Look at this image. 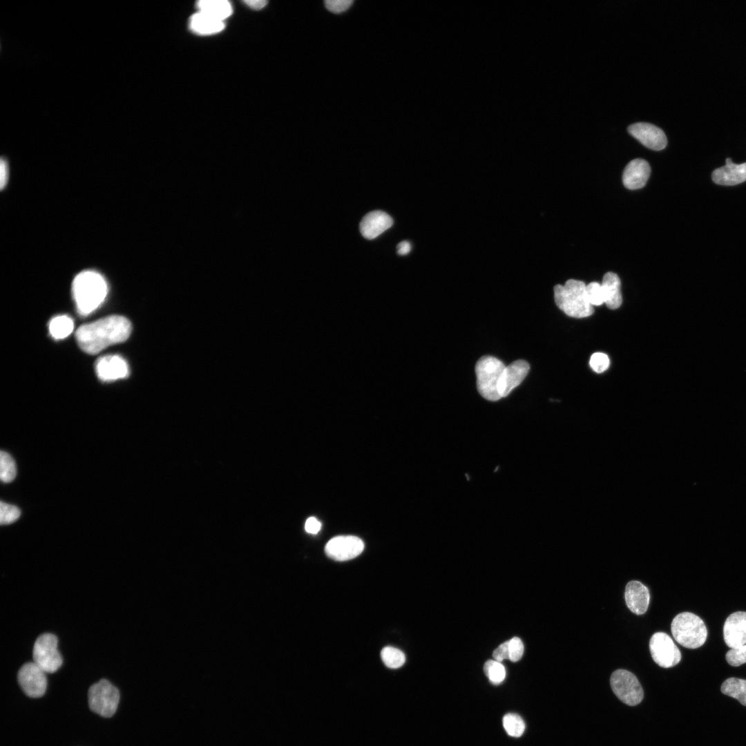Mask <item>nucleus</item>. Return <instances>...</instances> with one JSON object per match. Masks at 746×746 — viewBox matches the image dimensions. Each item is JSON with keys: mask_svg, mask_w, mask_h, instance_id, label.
Wrapping results in <instances>:
<instances>
[{"mask_svg": "<svg viewBox=\"0 0 746 746\" xmlns=\"http://www.w3.org/2000/svg\"><path fill=\"white\" fill-rule=\"evenodd\" d=\"M651 169L649 163L640 158L631 160L626 166L622 182L624 186L631 190L642 188L650 175Z\"/></svg>", "mask_w": 746, "mask_h": 746, "instance_id": "f3484780", "label": "nucleus"}, {"mask_svg": "<svg viewBox=\"0 0 746 746\" xmlns=\"http://www.w3.org/2000/svg\"><path fill=\"white\" fill-rule=\"evenodd\" d=\"M711 178L720 185L733 186L742 183L746 180V162L734 164L730 158H727L725 165L715 169Z\"/></svg>", "mask_w": 746, "mask_h": 746, "instance_id": "6ab92c4d", "label": "nucleus"}, {"mask_svg": "<svg viewBox=\"0 0 746 746\" xmlns=\"http://www.w3.org/2000/svg\"><path fill=\"white\" fill-rule=\"evenodd\" d=\"M723 638L726 644L731 649L746 644V612L733 613L726 619L723 627Z\"/></svg>", "mask_w": 746, "mask_h": 746, "instance_id": "4468645a", "label": "nucleus"}, {"mask_svg": "<svg viewBox=\"0 0 746 746\" xmlns=\"http://www.w3.org/2000/svg\"><path fill=\"white\" fill-rule=\"evenodd\" d=\"M8 180V164L6 160L1 159L0 162V186L3 189Z\"/></svg>", "mask_w": 746, "mask_h": 746, "instance_id": "e433bc0d", "label": "nucleus"}, {"mask_svg": "<svg viewBox=\"0 0 746 746\" xmlns=\"http://www.w3.org/2000/svg\"><path fill=\"white\" fill-rule=\"evenodd\" d=\"M484 671L490 681L495 685L500 684L506 676L504 665L495 660L486 661L484 666Z\"/></svg>", "mask_w": 746, "mask_h": 746, "instance_id": "cd10ccee", "label": "nucleus"}, {"mask_svg": "<svg viewBox=\"0 0 746 746\" xmlns=\"http://www.w3.org/2000/svg\"><path fill=\"white\" fill-rule=\"evenodd\" d=\"M48 328L52 338L62 339L73 332L74 323L73 319L68 316H57L50 321Z\"/></svg>", "mask_w": 746, "mask_h": 746, "instance_id": "b1692460", "label": "nucleus"}, {"mask_svg": "<svg viewBox=\"0 0 746 746\" xmlns=\"http://www.w3.org/2000/svg\"><path fill=\"white\" fill-rule=\"evenodd\" d=\"M72 289L78 314L86 316L104 302L108 294V285L100 274L84 271L76 276Z\"/></svg>", "mask_w": 746, "mask_h": 746, "instance_id": "f03ea898", "label": "nucleus"}, {"mask_svg": "<svg viewBox=\"0 0 746 746\" xmlns=\"http://www.w3.org/2000/svg\"><path fill=\"white\" fill-rule=\"evenodd\" d=\"M189 26L194 32L202 35L219 32L224 28V21L199 11L191 17Z\"/></svg>", "mask_w": 746, "mask_h": 746, "instance_id": "412c9836", "label": "nucleus"}, {"mask_svg": "<svg viewBox=\"0 0 746 746\" xmlns=\"http://www.w3.org/2000/svg\"><path fill=\"white\" fill-rule=\"evenodd\" d=\"M630 135L644 146L655 151L664 149L667 144L666 135L659 127L649 123L638 122L628 127Z\"/></svg>", "mask_w": 746, "mask_h": 746, "instance_id": "f8f14e48", "label": "nucleus"}, {"mask_svg": "<svg viewBox=\"0 0 746 746\" xmlns=\"http://www.w3.org/2000/svg\"><path fill=\"white\" fill-rule=\"evenodd\" d=\"M392 224L393 220L388 213L382 211H373L362 218L360 231L364 238L372 240L389 229Z\"/></svg>", "mask_w": 746, "mask_h": 746, "instance_id": "a211bd4d", "label": "nucleus"}, {"mask_svg": "<svg viewBox=\"0 0 746 746\" xmlns=\"http://www.w3.org/2000/svg\"><path fill=\"white\" fill-rule=\"evenodd\" d=\"M589 364L593 371L602 373L609 367V358L604 353L595 352L591 356Z\"/></svg>", "mask_w": 746, "mask_h": 746, "instance_id": "2f4dec72", "label": "nucleus"}, {"mask_svg": "<svg viewBox=\"0 0 746 746\" xmlns=\"http://www.w3.org/2000/svg\"><path fill=\"white\" fill-rule=\"evenodd\" d=\"M610 684L615 695L627 705H637L643 699L644 692L640 683L635 676L627 670H615L611 676Z\"/></svg>", "mask_w": 746, "mask_h": 746, "instance_id": "6e6552de", "label": "nucleus"}, {"mask_svg": "<svg viewBox=\"0 0 746 746\" xmlns=\"http://www.w3.org/2000/svg\"><path fill=\"white\" fill-rule=\"evenodd\" d=\"M624 598L629 609L636 615L644 614L648 609L650 593L639 581H630L626 586Z\"/></svg>", "mask_w": 746, "mask_h": 746, "instance_id": "dca6fc26", "label": "nucleus"}, {"mask_svg": "<svg viewBox=\"0 0 746 746\" xmlns=\"http://www.w3.org/2000/svg\"><path fill=\"white\" fill-rule=\"evenodd\" d=\"M17 468L15 461L8 452H0V477L3 482L9 483L16 477Z\"/></svg>", "mask_w": 746, "mask_h": 746, "instance_id": "393cba45", "label": "nucleus"}, {"mask_svg": "<svg viewBox=\"0 0 746 746\" xmlns=\"http://www.w3.org/2000/svg\"><path fill=\"white\" fill-rule=\"evenodd\" d=\"M492 656L495 660L500 662L505 659H509L508 640L497 647V648L494 650Z\"/></svg>", "mask_w": 746, "mask_h": 746, "instance_id": "f704fd0d", "label": "nucleus"}, {"mask_svg": "<svg viewBox=\"0 0 746 746\" xmlns=\"http://www.w3.org/2000/svg\"><path fill=\"white\" fill-rule=\"evenodd\" d=\"M18 682L26 694L32 698L42 696L46 689V672L34 662L25 663L20 668Z\"/></svg>", "mask_w": 746, "mask_h": 746, "instance_id": "9b49d317", "label": "nucleus"}, {"mask_svg": "<svg viewBox=\"0 0 746 746\" xmlns=\"http://www.w3.org/2000/svg\"><path fill=\"white\" fill-rule=\"evenodd\" d=\"M131 330V323L126 318L113 315L81 325L75 338L84 352L96 354L110 345L125 341Z\"/></svg>", "mask_w": 746, "mask_h": 746, "instance_id": "f257e3e1", "label": "nucleus"}, {"mask_svg": "<svg viewBox=\"0 0 746 746\" xmlns=\"http://www.w3.org/2000/svg\"><path fill=\"white\" fill-rule=\"evenodd\" d=\"M353 3L352 0H326L325 6L332 13L340 14L349 9Z\"/></svg>", "mask_w": 746, "mask_h": 746, "instance_id": "72a5a7b5", "label": "nucleus"}, {"mask_svg": "<svg viewBox=\"0 0 746 746\" xmlns=\"http://www.w3.org/2000/svg\"><path fill=\"white\" fill-rule=\"evenodd\" d=\"M586 294L589 303L593 306L604 303V294L601 284L592 282L586 286Z\"/></svg>", "mask_w": 746, "mask_h": 746, "instance_id": "c756f323", "label": "nucleus"}, {"mask_svg": "<svg viewBox=\"0 0 746 746\" xmlns=\"http://www.w3.org/2000/svg\"><path fill=\"white\" fill-rule=\"evenodd\" d=\"M671 631L674 639L689 649L701 647L707 637V629L703 620L689 612L678 614L672 620Z\"/></svg>", "mask_w": 746, "mask_h": 746, "instance_id": "20e7f679", "label": "nucleus"}, {"mask_svg": "<svg viewBox=\"0 0 746 746\" xmlns=\"http://www.w3.org/2000/svg\"><path fill=\"white\" fill-rule=\"evenodd\" d=\"M727 662L733 667H738L746 663V644L731 649L725 656Z\"/></svg>", "mask_w": 746, "mask_h": 746, "instance_id": "7c9ffc66", "label": "nucleus"}, {"mask_svg": "<svg viewBox=\"0 0 746 746\" xmlns=\"http://www.w3.org/2000/svg\"><path fill=\"white\" fill-rule=\"evenodd\" d=\"M524 644L517 637H514L508 640L509 660L512 662L519 661L524 653Z\"/></svg>", "mask_w": 746, "mask_h": 746, "instance_id": "473e14b6", "label": "nucleus"}, {"mask_svg": "<svg viewBox=\"0 0 746 746\" xmlns=\"http://www.w3.org/2000/svg\"><path fill=\"white\" fill-rule=\"evenodd\" d=\"M604 303L611 309H615L620 307L622 302L621 294V283L618 276L613 272H607L604 274L601 284Z\"/></svg>", "mask_w": 746, "mask_h": 746, "instance_id": "aec40b11", "label": "nucleus"}, {"mask_svg": "<svg viewBox=\"0 0 746 746\" xmlns=\"http://www.w3.org/2000/svg\"><path fill=\"white\" fill-rule=\"evenodd\" d=\"M57 643V638L49 633L40 635L35 642L33 662L46 673H54L61 666L62 658Z\"/></svg>", "mask_w": 746, "mask_h": 746, "instance_id": "0eeeda50", "label": "nucleus"}, {"mask_svg": "<svg viewBox=\"0 0 746 746\" xmlns=\"http://www.w3.org/2000/svg\"><path fill=\"white\" fill-rule=\"evenodd\" d=\"M245 3L251 9L258 10L266 6L267 1L265 0H248L245 1Z\"/></svg>", "mask_w": 746, "mask_h": 746, "instance_id": "4c0bfd02", "label": "nucleus"}, {"mask_svg": "<svg viewBox=\"0 0 746 746\" xmlns=\"http://www.w3.org/2000/svg\"><path fill=\"white\" fill-rule=\"evenodd\" d=\"M586 285L584 282L570 279L564 285L554 287V298L557 306L566 315L582 318L592 315L593 306L587 297Z\"/></svg>", "mask_w": 746, "mask_h": 746, "instance_id": "7ed1b4c3", "label": "nucleus"}, {"mask_svg": "<svg viewBox=\"0 0 746 746\" xmlns=\"http://www.w3.org/2000/svg\"><path fill=\"white\" fill-rule=\"evenodd\" d=\"M321 528V523L315 517L308 518L305 522V530L311 534H316Z\"/></svg>", "mask_w": 746, "mask_h": 746, "instance_id": "c9c22d12", "label": "nucleus"}, {"mask_svg": "<svg viewBox=\"0 0 746 746\" xmlns=\"http://www.w3.org/2000/svg\"><path fill=\"white\" fill-rule=\"evenodd\" d=\"M530 365L524 360H517L506 366L499 384V393L501 398L507 396L511 391L517 387L525 379Z\"/></svg>", "mask_w": 746, "mask_h": 746, "instance_id": "2eb2a0df", "label": "nucleus"}, {"mask_svg": "<svg viewBox=\"0 0 746 746\" xmlns=\"http://www.w3.org/2000/svg\"><path fill=\"white\" fill-rule=\"evenodd\" d=\"M20 515L21 511L18 507L1 501L0 523L1 525L9 524L17 521Z\"/></svg>", "mask_w": 746, "mask_h": 746, "instance_id": "c85d7f7f", "label": "nucleus"}, {"mask_svg": "<svg viewBox=\"0 0 746 746\" xmlns=\"http://www.w3.org/2000/svg\"><path fill=\"white\" fill-rule=\"evenodd\" d=\"M503 726L507 734L513 737L521 736L525 729L522 718L515 714H508L503 718Z\"/></svg>", "mask_w": 746, "mask_h": 746, "instance_id": "bb28decb", "label": "nucleus"}, {"mask_svg": "<svg viewBox=\"0 0 746 746\" xmlns=\"http://www.w3.org/2000/svg\"><path fill=\"white\" fill-rule=\"evenodd\" d=\"M381 656L384 664L391 669L401 667L405 661L403 652L392 647H384L381 652Z\"/></svg>", "mask_w": 746, "mask_h": 746, "instance_id": "a878e982", "label": "nucleus"}, {"mask_svg": "<svg viewBox=\"0 0 746 746\" xmlns=\"http://www.w3.org/2000/svg\"><path fill=\"white\" fill-rule=\"evenodd\" d=\"M88 698L93 711L104 717H111L117 708L119 693L109 681L102 679L90 687Z\"/></svg>", "mask_w": 746, "mask_h": 746, "instance_id": "423d86ee", "label": "nucleus"}, {"mask_svg": "<svg viewBox=\"0 0 746 746\" xmlns=\"http://www.w3.org/2000/svg\"><path fill=\"white\" fill-rule=\"evenodd\" d=\"M649 649L654 662L663 668L674 667L681 660L679 649L671 637L664 632H657L651 636Z\"/></svg>", "mask_w": 746, "mask_h": 746, "instance_id": "1a4fd4ad", "label": "nucleus"}, {"mask_svg": "<svg viewBox=\"0 0 746 746\" xmlns=\"http://www.w3.org/2000/svg\"><path fill=\"white\" fill-rule=\"evenodd\" d=\"M506 365L492 356L481 357L475 365L477 388L479 393L486 400L496 401L501 398L499 384Z\"/></svg>", "mask_w": 746, "mask_h": 746, "instance_id": "39448f33", "label": "nucleus"}, {"mask_svg": "<svg viewBox=\"0 0 746 746\" xmlns=\"http://www.w3.org/2000/svg\"><path fill=\"white\" fill-rule=\"evenodd\" d=\"M95 372L103 381H112L128 376L129 370L126 361L118 355H107L95 362Z\"/></svg>", "mask_w": 746, "mask_h": 746, "instance_id": "ddd939ff", "label": "nucleus"}, {"mask_svg": "<svg viewBox=\"0 0 746 746\" xmlns=\"http://www.w3.org/2000/svg\"><path fill=\"white\" fill-rule=\"evenodd\" d=\"M720 690L723 694L737 699L746 706V680L729 678L722 684Z\"/></svg>", "mask_w": 746, "mask_h": 746, "instance_id": "5701e85b", "label": "nucleus"}, {"mask_svg": "<svg viewBox=\"0 0 746 746\" xmlns=\"http://www.w3.org/2000/svg\"><path fill=\"white\" fill-rule=\"evenodd\" d=\"M364 549L361 539L353 535H340L332 538L326 544V555L336 561H347L359 555Z\"/></svg>", "mask_w": 746, "mask_h": 746, "instance_id": "9d476101", "label": "nucleus"}, {"mask_svg": "<svg viewBox=\"0 0 746 746\" xmlns=\"http://www.w3.org/2000/svg\"><path fill=\"white\" fill-rule=\"evenodd\" d=\"M198 11L224 21L232 13L231 3L226 0H202L197 4Z\"/></svg>", "mask_w": 746, "mask_h": 746, "instance_id": "4be33fe9", "label": "nucleus"}, {"mask_svg": "<svg viewBox=\"0 0 746 746\" xmlns=\"http://www.w3.org/2000/svg\"><path fill=\"white\" fill-rule=\"evenodd\" d=\"M411 250V245L408 241H402L397 245V253L399 255H406Z\"/></svg>", "mask_w": 746, "mask_h": 746, "instance_id": "58836bf2", "label": "nucleus"}]
</instances>
